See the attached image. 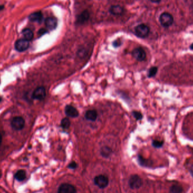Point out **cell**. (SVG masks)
Here are the masks:
<instances>
[{
	"label": "cell",
	"instance_id": "cell-9",
	"mask_svg": "<svg viewBox=\"0 0 193 193\" xmlns=\"http://www.w3.org/2000/svg\"><path fill=\"white\" fill-rule=\"evenodd\" d=\"M132 55L138 61H143L146 57V53L142 48H137L133 50L132 52Z\"/></svg>",
	"mask_w": 193,
	"mask_h": 193
},
{
	"label": "cell",
	"instance_id": "cell-21",
	"mask_svg": "<svg viewBox=\"0 0 193 193\" xmlns=\"http://www.w3.org/2000/svg\"><path fill=\"white\" fill-rule=\"evenodd\" d=\"M157 72H158V68L156 67H151L149 69L148 72V78L154 77L156 75Z\"/></svg>",
	"mask_w": 193,
	"mask_h": 193
},
{
	"label": "cell",
	"instance_id": "cell-18",
	"mask_svg": "<svg viewBox=\"0 0 193 193\" xmlns=\"http://www.w3.org/2000/svg\"><path fill=\"white\" fill-rule=\"evenodd\" d=\"M183 191V188L180 185H173L170 188L171 193H181Z\"/></svg>",
	"mask_w": 193,
	"mask_h": 193
},
{
	"label": "cell",
	"instance_id": "cell-5",
	"mask_svg": "<svg viewBox=\"0 0 193 193\" xmlns=\"http://www.w3.org/2000/svg\"><path fill=\"white\" fill-rule=\"evenodd\" d=\"M129 185L132 189H137L140 188L142 185V181L138 175H132L129 180Z\"/></svg>",
	"mask_w": 193,
	"mask_h": 193
},
{
	"label": "cell",
	"instance_id": "cell-31",
	"mask_svg": "<svg viewBox=\"0 0 193 193\" xmlns=\"http://www.w3.org/2000/svg\"><path fill=\"white\" fill-rule=\"evenodd\" d=\"M190 49H191L193 50V44H192L190 45Z\"/></svg>",
	"mask_w": 193,
	"mask_h": 193
},
{
	"label": "cell",
	"instance_id": "cell-22",
	"mask_svg": "<svg viewBox=\"0 0 193 193\" xmlns=\"http://www.w3.org/2000/svg\"><path fill=\"white\" fill-rule=\"evenodd\" d=\"M164 144V142L162 141H158V140H154L152 141V146L155 148H160L163 146Z\"/></svg>",
	"mask_w": 193,
	"mask_h": 193
},
{
	"label": "cell",
	"instance_id": "cell-2",
	"mask_svg": "<svg viewBox=\"0 0 193 193\" xmlns=\"http://www.w3.org/2000/svg\"><path fill=\"white\" fill-rule=\"evenodd\" d=\"M160 24L164 27H169L172 25L174 21L172 15L168 12H163L159 17Z\"/></svg>",
	"mask_w": 193,
	"mask_h": 193
},
{
	"label": "cell",
	"instance_id": "cell-10",
	"mask_svg": "<svg viewBox=\"0 0 193 193\" xmlns=\"http://www.w3.org/2000/svg\"><path fill=\"white\" fill-rule=\"evenodd\" d=\"M76 190L73 185L69 184H62L59 187L58 193H76Z\"/></svg>",
	"mask_w": 193,
	"mask_h": 193
},
{
	"label": "cell",
	"instance_id": "cell-1",
	"mask_svg": "<svg viewBox=\"0 0 193 193\" xmlns=\"http://www.w3.org/2000/svg\"><path fill=\"white\" fill-rule=\"evenodd\" d=\"M25 120L22 116H15L11 121V126L15 131H21L25 126Z\"/></svg>",
	"mask_w": 193,
	"mask_h": 193
},
{
	"label": "cell",
	"instance_id": "cell-11",
	"mask_svg": "<svg viewBox=\"0 0 193 193\" xmlns=\"http://www.w3.org/2000/svg\"><path fill=\"white\" fill-rule=\"evenodd\" d=\"M57 19L54 17H48L45 20V25L46 28L53 31L57 27Z\"/></svg>",
	"mask_w": 193,
	"mask_h": 193
},
{
	"label": "cell",
	"instance_id": "cell-30",
	"mask_svg": "<svg viewBox=\"0 0 193 193\" xmlns=\"http://www.w3.org/2000/svg\"><path fill=\"white\" fill-rule=\"evenodd\" d=\"M2 135H1V134L0 133V145L2 143Z\"/></svg>",
	"mask_w": 193,
	"mask_h": 193
},
{
	"label": "cell",
	"instance_id": "cell-25",
	"mask_svg": "<svg viewBox=\"0 0 193 193\" xmlns=\"http://www.w3.org/2000/svg\"><path fill=\"white\" fill-rule=\"evenodd\" d=\"M48 33V30L45 28H41L38 30L37 34L38 35L39 37H41L42 36H43L44 35H45L46 33Z\"/></svg>",
	"mask_w": 193,
	"mask_h": 193
},
{
	"label": "cell",
	"instance_id": "cell-23",
	"mask_svg": "<svg viewBox=\"0 0 193 193\" xmlns=\"http://www.w3.org/2000/svg\"><path fill=\"white\" fill-rule=\"evenodd\" d=\"M132 115L136 118V120H141L143 117L142 114L138 111H133L132 112Z\"/></svg>",
	"mask_w": 193,
	"mask_h": 193
},
{
	"label": "cell",
	"instance_id": "cell-4",
	"mask_svg": "<svg viewBox=\"0 0 193 193\" xmlns=\"http://www.w3.org/2000/svg\"><path fill=\"white\" fill-rule=\"evenodd\" d=\"M150 32V28L147 25L141 24L136 26L135 28V34L137 37L145 38L147 37Z\"/></svg>",
	"mask_w": 193,
	"mask_h": 193
},
{
	"label": "cell",
	"instance_id": "cell-19",
	"mask_svg": "<svg viewBox=\"0 0 193 193\" xmlns=\"http://www.w3.org/2000/svg\"><path fill=\"white\" fill-rule=\"evenodd\" d=\"M61 125L63 129H68L70 127L71 125V121L70 119L67 118H63L61 121Z\"/></svg>",
	"mask_w": 193,
	"mask_h": 193
},
{
	"label": "cell",
	"instance_id": "cell-20",
	"mask_svg": "<svg viewBox=\"0 0 193 193\" xmlns=\"http://www.w3.org/2000/svg\"><path fill=\"white\" fill-rule=\"evenodd\" d=\"M101 152V154L102 155V156L107 158L110 156L111 154V149L110 148H107V147H104L102 148Z\"/></svg>",
	"mask_w": 193,
	"mask_h": 193
},
{
	"label": "cell",
	"instance_id": "cell-6",
	"mask_svg": "<svg viewBox=\"0 0 193 193\" xmlns=\"http://www.w3.org/2000/svg\"><path fill=\"white\" fill-rule=\"evenodd\" d=\"M46 90L44 86H38L36 88L32 95V98L36 100L42 101L45 98Z\"/></svg>",
	"mask_w": 193,
	"mask_h": 193
},
{
	"label": "cell",
	"instance_id": "cell-32",
	"mask_svg": "<svg viewBox=\"0 0 193 193\" xmlns=\"http://www.w3.org/2000/svg\"><path fill=\"white\" fill-rule=\"evenodd\" d=\"M2 101V98L1 97H0V103Z\"/></svg>",
	"mask_w": 193,
	"mask_h": 193
},
{
	"label": "cell",
	"instance_id": "cell-24",
	"mask_svg": "<svg viewBox=\"0 0 193 193\" xmlns=\"http://www.w3.org/2000/svg\"><path fill=\"white\" fill-rule=\"evenodd\" d=\"M138 160H139L141 165H145V166L148 165V160L145 159L142 157L139 156V157H138Z\"/></svg>",
	"mask_w": 193,
	"mask_h": 193
},
{
	"label": "cell",
	"instance_id": "cell-28",
	"mask_svg": "<svg viewBox=\"0 0 193 193\" xmlns=\"http://www.w3.org/2000/svg\"><path fill=\"white\" fill-rule=\"evenodd\" d=\"M150 1H151V2H154V3H158V2H160L161 0H150Z\"/></svg>",
	"mask_w": 193,
	"mask_h": 193
},
{
	"label": "cell",
	"instance_id": "cell-14",
	"mask_svg": "<svg viewBox=\"0 0 193 193\" xmlns=\"http://www.w3.org/2000/svg\"><path fill=\"white\" fill-rule=\"evenodd\" d=\"M109 12L114 15H121L124 12V8L118 5H112L109 9Z\"/></svg>",
	"mask_w": 193,
	"mask_h": 193
},
{
	"label": "cell",
	"instance_id": "cell-27",
	"mask_svg": "<svg viewBox=\"0 0 193 193\" xmlns=\"http://www.w3.org/2000/svg\"><path fill=\"white\" fill-rule=\"evenodd\" d=\"M5 5H0V12L3 11L5 9Z\"/></svg>",
	"mask_w": 193,
	"mask_h": 193
},
{
	"label": "cell",
	"instance_id": "cell-8",
	"mask_svg": "<svg viewBox=\"0 0 193 193\" xmlns=\"http://www.w3.org/2000/svg\"><path fill=\"white\" fill-rule=\"evenodd\" d=\"M28 21L32 23L41 24L43 21V14L41 11H37L30 14L28 17Z\"/></svg>",
	"mask_w": 193,
	"mask_h": 193
},
{
	"label": "cell",
	"instance_id": "cell-13",
	"mask_svg": "<svg viewBox=\"0 0 193 193\" xmlns=\"http://www.w3.org/2000/svg\"><path fill=\"white\" fill-rule=\"evenodd\" d=\"M21 33L23 36V38L27 41H31L33 40L34 37V33L33 31L29 28H25L23 29Z\"/></svg>",
	"mask_w": 193,
	"mask_h": 193
},
{
	"label": "cell",
	"instance_id": "cell-15",
	"mask_svg": "<svg viewBox=\"0 0 193 193\" xmlns=\"http://www.w3.org/2000/svg\"><path fill=\"white\" fill-rule=\"evenodd\" d=\"M97 116L98 115H97V111L95 110H92L86 111L85 114V119L92 121H95L97 118Z\"/></svg>",
	"mask_w": 193,
	"mask_h": 193
},
{
	"label": "cell",
	"instance_id": "cell-29",
	"mask_svg": "<svg viewBox=\"0 0 193 193\" xmlns=\"http://www.w3.org/2000/svg\"><path fill=\"white\" fill-rule=\"evenodd\" d=\"M190 174H191V176L193 177V166L190 169Z\"/></svg>",
	"mask_w": 193,
	"mask_h": 193
},
{
	"label": "cell",
	"instance_id": "cell-26",
	"mask_svg": "<svg viewBox=\"0 0 193 193\" xmlns=\"http://www.w3.org/2000/svg\"><path fill=\"white\" fill-rule=\"evenodd\" d=\"M68 167L71 169H75L77 167V164L75 161H72L69 165Z\"/></svg>",
	"mask_w": 193,
	"mask_h": 193
},
{
	"label": "cell",
	"instance_id": "cell-3",
	"mask_svg": "<svg viewBox=\"0 0 193 193\" xmlns=\"http://www.w3.org/2000/svg\"><path fill=\"white\" fill-rule=\"evenodd\" d=\"M29 47V41L24 38L18 39L14 43V48L18 52H24Z\"/></svg>",
	"mask_w": 193,
	"mask_h": 193
},
{
	"label": "cell",
	"instance_id": "cell-7",
	"mask_svg": "<svg viewBox=\"0 0 193 193\" xmlns=\"http://www.w3.org/2000/svg\"><path fill=\"white\" fill-rule=\"evenodd\" d=\"M95 183L99 188L103 189L107 187L108 184V179L105 175H99L95 177Z\"/></svg>",
	"mask_w": 193,
	"mask_h": 193
},
{
	"label": "cell",
	"instance_id": "cell-17",
	"mask_svg": "<svg viewBox=\"0 0 193 193\" xmlns=\"http://www.w3.org/2000/svg\"><path fill=\"white\" fill-rule=\"evenodd\" d=\"M14 178L19 182L24 181L26 178V172L23 169L18 170L14 175Z\"/></svg>",
	"mask_w": 193,
	"mask_h": 193
},
{
	"label": "cell",
	"instance_id": "cell-12",
	"mask_svg": "<svg viewBox=\"0 0 193 193\" xmlns=\"http://www.w3.org/2000/svg\"><path fill=\"white\" fill-rule=\"evenodd\" d=\"M65 113L70 118H77L78 116V112L76 108L71 105H67L65 107Z\"/></svg>",
	"mask_w": 193,
	"mask_h": 193
},
{
	"label": "cell",
	"instance_id": "cell-16",
	"mask_svg": "<svg viewBox=\"0 0 193 193\" xmlns=\"http://www.w3.org/2000/svg\"><path fill=\"white\" fill-rule=\"evenodd\" d=\"M89 14L88 12L84 11L82 12L80 15H78L77 18V23H78V24H83L89 19Z\"/></svg>",
	"mask_w": 193,
	"mask_h": 193
}]
</instances>
